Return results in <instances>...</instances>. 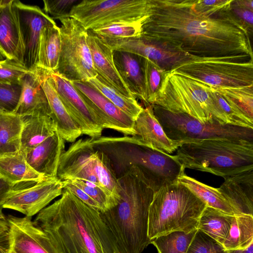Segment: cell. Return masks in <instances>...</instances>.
Listing matches in <instances>:
<instances>
[{"label":"cell","mask_w":253,"mask_h":253,"mask_svg":"<svg viewBox=\"0 0 253 253\" xmlns=\"http://www.w3.org/2000/svg\"><path fill=\"white\" fill-rule=\"evenodd\" d=\"M8 250L9 236L8 231L0 235V253H8Z\"/></svg>","instance_id":"cell-49"},{"label":"cell","mask_w":253,"mask_h":253,"mask_svg":"<svg viewBox=\"0 0 253 253\" xmlns=\"http://www.w3.org/2000/svg\"><path fill=\"white\" fill-rule=\"evenodd\" d=\"M45 69L41 84L47 97L51 110L50 118L56 126L59 135L68 142H74L82 135L80 128L70 116L60 100L49 75Z\"/></svg>","instance_id":"cell-25"},{"label":"cell","mask_w":253,"mask_h":253,"mask_svg":"<svg viewBox=\"0 0 253 253\" xmlns=\"http://www.w3.org/2000/svg\"><path fill=\"white\" fill-rule=\"evenodd\" d=\"M94 151L90 138L73 142L60 158L56 177L61 181H85L101 187L95 170Z\"/></svg>","instance_id":"cell-15"},{"label":"cell","mask_w":253,"mask_h":253,"mask_svg":"<svg viewBox=\"0 0 253 253\" xmlns=\"http://www.w3.org/2000/svg\"><path fill=\"white\" fill-rule=\"evenodd\" d=\"M142 23H115L90 30L102 40L139 38L141 36Z\"/></svg>","instance_id":"cell-38"},{"label":"cell","mask_w":253,"mask_h":253,"mask_svg":"<svg viewBox=\"0 0 253 253\" xmlns=\"http://www.w3.org/2000/svg\"><path fill=\"white\" fill-rule=\"evenodd\" d=\"M69 180L96 202L101 208V213H103L114 207L119 202L110 194L100 187L87 185L81 180Z\"/></svg>","instance_id":"cell-40"},{"label":"cell","mask_w":253,"mask_h":253,"mask_svg":"<svg viewBox=\"0 0 253 253\" xmlns=\"http://www.w3.org/2000/svg\"><path fill=\"white\" fill-rule=\"evenodd\" d=\"M0 111H1V110L0 109Z\"/></svg>","instance_id":"cell-55"},{"label":"cell","mask_w":253,"mask_h":253,"mask_svg":"<svg viewBox=\"0 0 253 253\" xmlns=\"http://www.w3.org/2000/svg\"><path fill=\"white\" fill-rule=\"evenodd\" d=\"M230 10L239 22L248 31L249 34L253 33V11L242 8L232 3Z\"/></svg>","instance_id":"cell-46"},{"label":"cell","mask_w":253,"mask_h":253,"mask_svg":"<svg viewBox=\"0 0 253 253\" xmlns=\"http://www.w3.org/2000/svg\"><path fill=\"white\" fill-rule=\"evenodd\" d=\"M94 149L95 170L99 184L101 188L119 201L120 196L118 177L110 160L102 151Z\"/></svg>","instance_id":"cell-35"},{"label":"cell","mask_w":253,"mask_h":253,"mask_svg":"<svg viewBox=\"0 0 253 253\" xmlns=\"http://www.w3.org/2000/svg\"><path fill=\"white\" fill-rule=\"evenodd\" d=\"M6 58V57L5 56V55H4V54L0 48V61L4 60Z\"/></svg>","instance_id":"cell-53"},{"label":"cell","mask_w":253,"mask_h":253,"mask_svg":"<svg viewBox=\"0 0 253 253\" xmlns=\"http://www.w3.org/2000/svg\"><path fill=\"white\" fill-rule=\"evenodd\" d=\"M91 142L94 149L107 156L117 177L131 166H137L154 192L178 182L184 173L185 169L175 155L147 147L134 136H101L91 139Z\"/></svg>","instance_id":"cell-4"},{"label":"cell","mask_w":253,"mask_h":253,"mask_svg":"<svg viewBox=\"0 0 253 253\" xmlns=\"http://www.w3.org/2000/svg\"><path fill=\"white\" fill-rule=\"evenodd\" d=\"M0 48L7 58L23 65V47L14 0H0Z\"/></svg>","instance_id":"cell-23"},{"label":"cell","mask_w":253,"mask_h":253,"mask_svg":"<svg viewBox=\"0 0 253 253\" xmlns=\"http://www.w3.org/2000/svg\"><path fill=\"white\" fill-rule=\"evenodd\" d=\"M21 84H7L0 82V109L14 113L21 96Z\"/></svg>","instance_id":"cell-43"},{"label":"cell","mask_w":253,"mask_h":253,"mask_svg":"<svg viewBox=\"0 0 253 253\" xmlns=\"http://www.w3.org/2000/svg\"><path fill=\"white\" fill-rule=\"evenodd\" d=\"M229 253H253V243L243 250L228 251Z\"/></svg>","instance_id":"cell-52"},{"label":"cell","mask_w":253,"mask_h":253,"mask_svg":"<svg viewBox=\"0 0 253 253\" xmlns=\"http://www.w3.org/2000/svg\"><path fill=\"white\" fill-rule=\"evenodd\" d=\"M63 189H66L81 200L83 203L93 209L102 212V210L99 204L89 197L87 194L77 186L72 183L69 180L62 181Z\"/></svg>","instance_id":"cell-47"},{"label":"cell","mask_w":253,"mask_h":253,"mask_svg":"<svg viewBox=\"0 0 253 253\" xmlns=\"http://www.w3.org/2000/svg\"><path fill=\"white\" fill-rule=\"evenodd\" d=\"M249 36L230 7L208 16L197 12L191 0H151L140 38L196 56L253 57Z\"/></svg>","instance_id":"cell-1"},{"label":"cell","mask_w":253,"mask_h":253,"mask_svg":"<svg viewBox=\"0 0 253 253\" xmlns=\"http://www.w3.org/2000/svg\"><path fill=\"white\" fill-rule=\"evenodd\" d=\"M23 47V65L29 70L38 64L41 33L46 26L56 24L49 15L36 5H26L14 0Z\"/></svg>","instance_id":"cell-14"},{"label":"cell","mask_w":253,"mask_h":253,"mask_svg":"<svg viewBox=\"0 0 253 253\" xmlns=\"http://www.w3.org/2000/svg\"><path fill=\"white\" fill-rule=\"evenodd\" d=\"M2 209H1V208L0 207V212H2V210H1Z\"/></svg>","instance_id":"cell-54"},{"label":"cell","mask_w":253,"mask_h":253,"mask_svg":"<svg viewBox=\"0 0 253 253\" xmlns=\"http://www.w3.org/2000/svg\"><path fill=\"white\" fill-rule=\"evenodd\" d=\"M44 69L37 67L22 78L21 96L13 113L21 117L45 115L50 117L51 110L41 82Z\"/></svg>","instance_id":"cell-19"},{"label":"cell","mask_w":253,"mask_h":253,"mask_svg":"<svg viewBox=\"0 0 253 253\" xmlns=\"http://www.w3.org/2000/svg\"><path fill=\"white\" fill-rule=\"evenodd\" d=\"M150 7L151 0H83L72 7L69 17L90 30L115 23L143 22Z\"/></svg>","instance_id":"cell-11"},{"label":"cell","mask_w":253,"mask_h":253,"mask_svg":"<svg viewBox=\"0 0 253 253\" xmlns=\"http://www.w3.org/2000/svg\"><path fill=\"white\" fill-rule=\"evenodd\" d=\"M61 45L60 28L56 24L44 27L40 36L37 67L55 71L59 63Z\"/></svg>","instance_id":"cell-29"},{"label":"cell","mask_w":253,"mask_h":253,"mask_svg":"<svg viewBox=\"0 0 253 253\" xmlns=\"http://www.w3.org/2000/svg\"><path fill=\"white\" fill-rule=\"evenodd\" d=\"M63 190L62 181L57 177L45 178L28 186L12 188L0 203V207L32 217L61 196Z\"/></svg>","instance_id":"cell-12"},{"label":"cell","mask_w":253,"mask_h":253,"mask_svg":"<svg viewBox=\"0 0 253 253\" xmlns=\"http://www.w3.org/2000/svg\"><path fill=\"white\" fill-rule=\"evenodd\" d=\"M175 156L183 168L223 178L253 169V141L208 139L185 142Z\"/></svg>","instance_id":"cell-5"},{"label":"cell","mask_w":253,"mask_h":253,"mask_svg":"<svg viewBox=\"0 0 253 253\" xmlns=\"http://www.w3.org/2000/svg\"><path fill=\"white\" fill-rule=\"evenodd\" d=\"M116 69L131 93L145 103L143 74L140 57L124 51H113Z\"/></svg>","instance_id":"cell-27"},{"label":"cell","mask_w":253,"mask_h":253,"mask_svg":"<svg viewBox=\"0 0 253 253\" xmlns=\"http://www.w3.org/2000/svg\"><path fill=\"white\" fill-rule=\"evenodd\" d=\"M13 187L0 176V203Z\"/></svg>","instance_id":"cell-48"},{"label":"cell","mask_w":253,"mask_h":253,"mask_svg":"<svg viewBox=\"0 0 253 253\" xmlns=\"http://www.w3.org/2000/svg\"><path fill=\"white\" fill-rule=\"evenodd\" d=\"M134 136L139 142L154 150L170 154L181 145L167 136L154 115L152 105L143 108L134 121Z\"/></svg>","instance_id":"cell-22"},{"label":"cell","mask_w":253,"mask_h":253,"mask_svg":"<svg viewBox=\"0 0 253 253\" xmlns=\"http://www.w3.org/2000/svg\"><path fill=\"white\" fill-rule=\"evenodd\" d=\"M61 45L59 63L53 71L70 81L86 82L97 76L92 63L86 37L87 30L77 20H59Z\"/></svg>","instance_id":"cell-10"},{"label":"cell","mask_w":253,"mask_h":253,"mask_svg":"<svg viewBox=\"0 0 253 253\" xmlns=\"http://www.w3.org/2000/svg\"><path fill=\"white\" fill-rule=\"evenodd\" d=\"M170 72L215 88L253 85V57L247 55L223 57L191 55Z\"/></svg>","instance_id":"cell-8"},{"label":"cell","mask_w":253,"mask_h":253,"mask_svg":"<svg viewBox=\"0 0 253 253\" xmlns=\"http://www.w3.org/2000/svg\"><path fill=\"white\" fill-rule=\"evenodd\" d=\"M207 205L178 182L154 193L149 209L148 236L152 239L173 231L197 229Z\"/></svg>","instance_id":"cell-6"},{"label":"cell","mask_w":253,"mask_h":253,"mask_svg":"<svg viewBox=\"0 0 253 253\" xmlns=\"http://www.w3.org/2000/svg\"><path fill=\"white\" fill-rule=\"evenodd\" d=\"M253 243V216H233L228 234L223 246L227 251L243 250Z\"/></svg>","instance_id":"cell-32"},{"label":"cell","mask_w":253,"mask_h":253,"mask_svg":"<svg viewBox=\"0 0 253 253\" xmlns=\"http://www.w3.org/2000/svg\"><path fill=\"white\" fill-rule=\"evenodd\" d=\"M22 118L13 113L0 112V156L20 150Z\"/></svg>","instance_id":"cell-31"},{"label":"cell","mask_w":253,"mask_h":253,"mask_svg":"<svg viewBox=\"0 0 253 253\" xmlns=\"http://www.w3.org/2000/svg\"><path fill=\"white\" fill-rule=\"evenodd\" d=\"M6 217L9 227L8 253H58L32 217L9 214Z\"/></svg>","instance_id":"cell-16"},{"label":"cell","mask_w":253,"mask_h":253,"mask_svg":"<svg viewBox=\"0 0 253 253\" xmlns=\"http://www.w3.org/2000/svg\"><path fill=\"white\" fill-rule=\"evenodd\" d=\"M0 176L13 188L28 186L45 178L30 166L21 150L0 156Z\"/></svg>","instance_id":"cell-26"},{"label":"cell","mask_w":253,"mask_h":253,"mask_svg":"<svg viewBox=\"0 0 253 253\" xmlns=\"http://www.w3.org/2000/svg\"><path fill=\"white\" fill-rule=\"evenodd\" d=\"M49 75L67 112L81 129L91 139L102 136V122L92 108L71 82L61 75L49 71Z\"/></svg>","instance_id":"cell-13"},{"label":"cell","mask_w":253,"mask_h":253,"mask_svg":"<svg viewBox=\"0 0 253 253\" xmlns=\"http://www.w3.org/2000/svg\"><path fill=\"white\" fill-rule=\"evenodd\" d=\"M178 182L191 190L207 206L235 215L233 209L222 196L218 188L202 183L187 175L185 172L178 177Z\"/></svg>","instance_id":"cell-33"},{"label":"cell","mask_w":253,"mask_h":253,"mask_svg":"<svg viewBox=\"0 0 253 253\" xmlns=\"http://www.w3.org/2000/svg\"><path fill=\"white\" fill-rule=\"evenodd\" d=\"M70 82L92 108L102 122L104 128L112 129L126 136L135 135L134 121L98 90L87 82Z\"/></svg>","instance_id":"cell-17"},{"label":"cell","mask_w":253,"mask_h":253,"mask_svg":"<svg viewBox=\"0 0 253 253\" xmlns=\"http://www.w3.org/2000/svg\"><path fill=\"white\" fill-rule=\"evenodd\" d=\"M86 41L93 66L98 75L123 95L136 98L116 69L113 59L114 50L91 30H87Z\"/></svg>","instance_id":"cell-20"},{"label":"cell","mask_w":253,"mask_h":253,"mask_svg":"<svg viewBox=\"0 0 253 253\" xmlns=\"http://www.w3.org/2000/svg\"><path fill=\"white\" fill-rule=\"evenodd\" d=\"M86 82L98 90L134 121L143 109L136 98L128 97L123 95L98 75L95 78Z\"/></svg>","instance_id":"cell-34"},{"label":"cell","mask_w":253,"mask_h":253,"mask_svg":"<svg viewBox=\"0 0 253 253\" xmlns=\"http://www.w3.org/2000/svg\"><path fill=\"white\" fill-rule=\"evenodd\" d=\"M152 105L186 114L202 122L229 124L214 98L212 86L170 72L165 73Z\"/></svg>","instance_id":"cell-7"},{"label":"cell","mask_w":253,"mask_h":253,"mask_svg":"<svg viewBox=\"0 0 253 253\" xmlns=\"http://www.w3.org/2000/svg\"><path fill=\"white\" fill-rule=\"evenodd\" d=\"M152 105L154 115L167 136L181 145L208 139L253 141V128L218 122H202L186 114L173 113Z\"/></svg>","instance_id":"cell-9"},{"label":"cell","mask_w":253,"mask_h":253,"mask_svg":"<svg viewBox=\"0 0 253 253\" xmlns=\"http://www.w3.org/2000/svg\"><path fill=\"white\" fill-rule=\"evenodd\" d=\"M102 41L113 50L129 52L148 59L166 72H170L191 56L141 38Z\"/></svg>","instance_id":"cell-18"},{"label":"cell","mask_w":253,"mask_h":253,"mask_svg":"<svg viewBox=\"0 0 253 253\" xmlns=\"http://www.w3.org/2000/svg\"><path fill=\"white\" fill-rule=\"evenodd\" d=\"M140 61L143 74L146 106L153 104L167 72L148 59L140 57Z\"/></svg>","instance_id":"cell-37"},{"label":"cell","mask_w":253,"mask_h":253,"mask_svg":"<svg viewBox=\"0 0 253 253\" xmlns=\"http://www.w3.org/2000/svg\"><path fill=\"white\" fill-rule=\"evenodd\" d=\"M20 150L25 153L42 142L56 131L50 116L34 115L22 117Z\"/></svg>","instance_id":"cell-28"},{"label":"cell","mask_w":253,"mask_h":253,"mask_svg":"<svg viewBox=\"0 0 253 253\" xmlns=\"http://www.w3.org/2000/svg\"><path fill=\"white\" fill-rule=\"evenodd\" d=\"M214 88L253 121V85Z\"/></svg>","instance_id":"cell-39"},{"label":"cell","mask_w":253,"mask_h":253,"mask_svg":"<svg viewBox=\"0 0 253 253\" xmlns=\"http://www.w3.org/2000/svg\"><path fill=\"white\" fill-rule=\"evenodd\" d=\"M9 223L6 216L2 212H0V235H2L9 230Z\"/></svg>","instance_id":"cell-50"},{"label":"cell","mask_w":253,"mask_h":253,"mask_svg":"<svg viewBox=\"0 0 253 253\" xmlns=\"http://www.w3.org/2000/svg\"><path fill=\"white\" fill-rule=\"evenodd\" d=\"M233 0H191L192 7L198 13L211 16L230 7Z\"/></svg>","instance_id":"cell-45"},{"label":"cell","mask_w":253,"mask_h":253,"mask_svg":"<svg viewBox=\"0 0 253 253\" xmlns=\"http://www.w3.org/2000/svg\"><path fill=\"white\" fill-rule=\"evenodd\" d=\"M223 178L224 181L218 189L234 214L253 216V169Z\"/></svg>","instance_id":"cell-21"},{"label":"cell","mask_w":253,"mask_h":253,"mask_svg":"<svg viewBox=\"0 0 253 253\" xmlns=\"http://www.w3.org/2000/svg\"><path fill=\"white\" fill-rule=\"evenodd\" d=\"M232 3L242 8L253 11V0H233Z\"/></svg>","instance_id":"cell-51"},{"label":"cell","mask_w":253,"mask_h":253,"mask_svg":"<svg viewBox=\"0 0 253 253\" xmlns=\"http://www.w3.org/2000/svg\"><path fill=\"white\" fill-rule=\"evenodd\" d=\"M81 0H44L43 10L47 14L51 15L53 19L69 17L72 7Z\"/></svg>","instance_id":"cell-44"},{"label":"cell","mask_w":253,"mask_h":253,"mask_svg":"<svg viewBox=\"0 0 253 253\" xmlns=\"http://www.w3.org/2000/svg\"><path fill=\"white\" fill-rule=\"evenodd\" d=\"M65 142L56 131L42 142L24 153L27 162L44 177H56L60 158L65 151Z\"/></svg>","instance_id":"cell-24"},{"label":"cell","mask_w":253,"mask_h":253,"mask_svg":"<svg viewBox=\"0 0 253 253\" xmlns=\"http://www.w3.org/2000/svg\"><path fill=\"white\" fill-rule=\"evenodd\" d=\"M118 182L120 196L118 204L100 215L120 253H141L151 244L148 215L155 192L135 166L119 175Z\"/></svg>","instance_id":"cell-3"},{"label":"cell","mask_w":253,"mask_h":253,"mask_svg":"<svg viewBox=\"0 0 253 253\" xmlns=\"http://www.w3.org/2000/svg\"><path fill=\"white\" fill-rule=\"evenodd\" d=\"M61 196L34 220L58 253H120L100 212L66 189Z\"/></svg>","instance_id":"cell-2"},{"label":"cell","mask_w":253,"mask_h":253,"mask_svg":"<svg viewBox=\"0 0 253 253\" xmlns=\"http://www.w3.org/2000/svg\"><path fill=\"white\" fill-rule=\"evenodd\" d=\"M29 70L22 64L6 58L0 61V82L7 84H21L23 77Z\"/></svg>","instance_id":"cell-42"},{"label":"cell","mask_w":253,"mask_h":253,"mask_svg":"<svg viewBox=\"0 0 253 253\" xmlns=\"http://www.w3.org/2000/svg\"><path fill=\"white\" fill-rule=\"evenodd\" d=\"M233 215L207 206L200 217L197 229L223 245L228 234Z\"/></svg>","instance_id":"cell-30"},{"label":"cell","mask_w":253,"mask_h":253,"mask_svg":"<svg viewBox=\"0 0 253 253\" xmlns=\"http://www.w3.org/2000/svg\"><path fill=\"white\" fill-rule=\"evenodd\" d=\"M186 253H229L223 246L197 229Z\"/></svg>","instance_id":"cell-41"},{"label":"cell","mask_w":253,"mask_h":253,"mask_svg":"<svg viewBox=\"0 0 253 253\" xmlns=\"http://www.w3.org/2000/svg\"><path fill=\"white\" fill-rule=\"evenodd\" d=\"M197 230L173 231L152 239L151 244L158 253H186Z\"/></svg>","instance_id":"cell-36"}]
</instances>
